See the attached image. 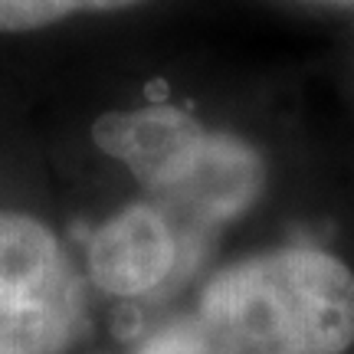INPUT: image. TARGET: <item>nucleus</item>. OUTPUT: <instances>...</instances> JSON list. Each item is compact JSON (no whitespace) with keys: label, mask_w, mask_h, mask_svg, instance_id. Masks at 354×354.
<instances>
[{"label":"nucleus","mask_w":354,"mask_h":354,"mask_svg":"<svg viewBox=\"0 0 354 354\" xmlns=\"http://www.w3.org/2000/svg\"><path fill=\"white\" fill-rule=\"evenodd\" d=\"M354 272L318 246H279L223 266L190 312L154 325L131 354H348Z\"/></svg>","instance_id":"nucleus-1"},{"label":"nucleus","mask_w":354,"mask_h":354,"mask_svg":"<svg viewBox=\"0 0 354 354\" xmlns=\"http://www.w3.org/2000/svg\"><path fill=\"white\" fill-rule=\"evenodd\" d=\"M92 141L145 187V203L174 230L187 276L216 233L263 201L269 180L266 158L253 141L203 125L171 102L99 115Z\"/></svg>","instance_id":"nucleus-2"},{"label":"nucleus","mask_w":354,"mask_h":354,"mask_svg":"<svg viewBox=\"0 0 354 354\" xmlns=\"http://www.w3.org/2000/svg\"><path fill=\"white\" fill-rule=\"evenodd\" d=\"M86 328L82 282L43 220L0 210V354H66Z\"/></svg>","instance_id":"nucleus-3"},{"label":"nucleus","mask_w":354,"mask_h":354,"mask_svg":"<svg viewBox=\"0 0 354 354\" xmlns=\"http://www.w3.org/2000/svg\"><path fill=\"white\" fill-rule=\"evenodd\" d=\"M86 263L92 282L118 299H141L187 279L174 230L145 201L102 220L88 236Z\"/></svg>","instance_id":"nucleus-4"},{"label":"nucleus","mask_w":354,"mask_h":354,"mask_svg":"<svg viewBox=\"0 0 354 354\" xmlns=\"http://www.w3.org/2000/svg\"><path fill=\"white\" fill-rule=\"evenodd\" d=\"M145 0H0V33H33L76 13H115Z\"/></svg>","instance_id":"nucleus-5"}]
</instances>
